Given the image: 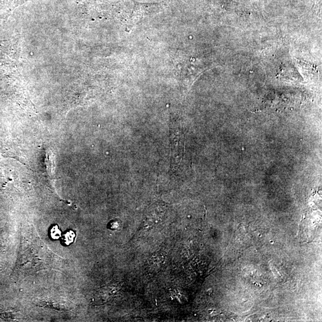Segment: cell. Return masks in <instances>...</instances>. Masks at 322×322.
Masks as SVG:
<instances>
[{
    "instance_id": "obj_3",
    "label": "cell",
    "mask_w": 322,
    "mask_h": 322,
    "mask_svg": "<svg viewBox=\"0 0 322 322\" xmlns=\"http://www.w3.org/2000/svg\"><path fill=\"white\" fill-rule=\"evenodd\" d=\"M121 288L120 283L113 284V285H110L107 288L103 289L100 292V296L102 298V299L105 300L104 301H107L115 295L116 293L119 291Z\"/></svg>"
},
{
    "instance_id": "obj_1",
    "label": "cell",
    "mask_w": 322,
    "mask_h": 322,
    "mask_svg": "<svg viewBox=\"0 0 322 322\" xmlns=\"http://www.w3.org/2000/svg\"><path fill=\"white\" fill-rule=\"evenodd\" d=\"M23 244L25 249L20 254L19 262L22 271L31 273L44 269L49 265L50 252L43 247L39 238L26 232V238Z\"/></svg>"
},
{
    "instance_id": "obj_2",
    "label": "cell",
    "mask_w": 322,
    "mask_h": 322,
    "mask_svg": "<svg viewBox=\"0 0 322 322\" xmlns=\"http://www.w3.org/2000/svg\"><path fill=\"white\" fill-rule=\"evenodd\" d=\"M165 204L155 203L148 209L145 214L144 223L152 226L160 221L166 211Z\"/></svg>"
},
{
    "instance_id": "obj_5",
    "label": "cell",
    "mask_w": 322,
    "mask_h": 322,
    "mask_svg": "<svg viewBox=\"0 0 322 322\" xmlns=\"http://www.w3.org/2000/svg\"><path fill=\"white\" fill-rule=\"evenodd\" d=\"M62 232L57 225H54L50 230V236L53 240H58L61 237Z\"/></svg>"
},
{
    "instance_id": "obj_4",
    "label": "cell",
    "mask_w": 322,
    "mask_h": 322,
    "mask_svg": "<svg viewBox=\"0 0 322 322\" xmlns=\"http://www.w3.org/2000/svg\"><path fill=\"white\" fill-rule=\"evenodd\" d=\"M76 235L72 230H69L62 237V242L64 245L68 246L73 243Z\"/></svg>"
}]
</instances>
